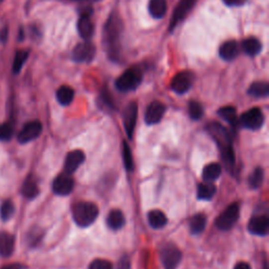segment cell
<instances>
[{
	"label": "cell",
	"mask_w": 269,
	"mask_h": 269,
	"mask_svg": "<svg viewBox=\"0 0 269 269\" xmlns=\"http://www.w3.org/2000/svg\"><path fill=\"white\" fill-rule=\"evenodd\" d=\"M96 55V46L90 41L81 42L73 51V59L76 62H90Z\"/></svg>",
	"instance_id": "8"
},
{
	"label": "cell",
	"mask_w": 269,
	"mask_h": 269,
	"mask_svg": "<svg viewBox=\"0 0 269 269\" xmlns=\"http://www.w3.org/2000/svg\"><path fill=\"white\" fill-rule=\"evenodd\" d=\"M89 269H114V268L113 264L107 261V260L96 259L90 264Z\"/></svg>",
	"instance_id": "36"
},
{
	"label": "cell",
	"mask_w": 269,
	"mask_h": 269,
	"mask_svg": "<svg viewBox=\"0 0 269 269\" xmlns=\"http://www.w3.org/2000/svg\"><path fill=\"white\" fill-rule=\"evenodd\" d=\"M118 269H131V262H129L127 256H123V258L120 260Z\"/></svg>",
	"instance_id": "38"
},
{
	"label": "cell",
	"mask_w": 269,
	"mask_h": 269,
	"mask_svg": "<svg viewBox=\"0 0 269 269\" xmlns=\"http://www.w3.org/2000/svg\"><path fill=\"white\" fill-rule=\"evenodd\" d=\"M74 96H75V91L68 86H62L58 89L57 90V100L61 105H69L72 103V101L74 99Z\"/></svg>",
	"instance_id": "27"
},
{
	"label": "cell",
	"mask_w": 269,
	"mask_h": 269,
	"mask_svg": "<svg viewBox=\"0 0 269 269\" xmlns=\"http://www.w3.org/2000/svg\"><path fill=\"white\" fill-rule=\"evenodd\" d=\"M2 1V0H0V2H1Z\"/></svg>",
	"instance_id": "43"
},
{
	"label": "cell",
	"mask_w": 269,
	"mask_h": 269,
	"mask_svg": "<svg viewBox=\"0 0 269 269\" xmlns=\"http://www.w3.org/2000/svg\"><path fill=\"white\" fill-rule=\"evenodd\" d=\"M188 112L189 116L192 120H199L203 117V106L201 103L197 101H190L189 102V106H188Z\"/></svg>",
	"instance_id": "34"
},
{
	"label": "cell",
	"mask_w": 269,
	"mask_h": 269,
	"mask_svg": "<svg viewBox=\"0 0 269 269\" xmlns=\"http://www.w3.org/2000/svg\"><path fill=\"white\" fill-rule=\"evenodd\" d=\"M206 226V217L203 213H197L191 217L189 221V228L191 234L198 235L201 234L202 231L205 229Z\"/></svg>",
	"instance_id": "26"
},
{
	"label": "cell",
	"mask_w": 269,
	"mask_h": 269,
	"mask_svg": "<svg viewBox=\"0 0 269 269\" xmlns=\"http://www.w3.org/2000/svg\"><path fill=\"white\" fill-rule=\"evenodd\" d=\"M208 133L212 136L220 147L222 159L225 162L226 168L231 169L235 166V153L233 150V142L227 129L220 123L212 122L207 126Z\"/></svg>",
	"instance_id": "2"
},
{
	"label": "cell",
	"mask_w": 269,
	"mask_h": 269,
	"mask_svg": "<svg viewBox=\"0 0 269 269\" xmlns=\"http://www.w3.org/2000/svg\"><path fill=\"white\" fill-rule=\"evenodd\" d=\"M21 192H22L23 196L27 199H34L38 196L39 187H38V184H37L36 180H34L32 177L27 178L22 185Z\"/></svg>",
	"instance_id": "24"
},
{
	"label": "cell",
	"mask_w": 269,
	"mask_h": 269,
	"mask_svg": "<svg viewBox=\"0 0 269 269\" xmlns=\"http://www.w3.org/2000/svg\"><path fill=\"white\" fill-rule=\"evenodd\" d=\"M74 188V179L69 174L63 173L55 178L53 182V190L59 196H68Z\"/></svg>",
	"instance_id": "12"
},
{
	"label": "cell",
	"mask_w": 269,
	"mask_h": 269,
	"mask_svg": "<svg viewBox=\"0 0 269 269\" xmlns=\"http://www.w3.org/2000/svg\"><path fill=\"white\" fill-rule=\"evenodd\" d=\"M264 119L265 118L262 110L258 107H254L248 109L247 112L242 115V117H241V123L248 129L257 131V129L263 126Z\"/></svg>",
	"instance_id": "7"
},
{
	"label": "cell",
	"mask_w": 269,
	"mask_h": 269,
	"mask_svg": "<svg viewBox=\"0 0 269 269\" xmlns=\"http://www.w3.org/2000/svg\"><path fill=\"white\" fill-rule=\"evenodd\" d=\"M221 165L218 163H209L203 169L202 177L204 181L213 182L221 176Z\"/></svg>",
	"instance_id": "23"
},
{
	"label": "cell",
	"mask_w": 269,
	"mask_h": 269,
	"mask_svg": "<svg viewBox=\"0 0 269 269\" xmlns=\"http://www.w3.org/2000/svg\"><path fill=\"white\" fill-rule=\"evenodd\" d=\"M240 217L239 203H233L216 219V226L221 230H229L233 228Z\"/></svg>",
	"instance_id": "5"
},
{
	"label": "cell",
	"mask_w": 269,
	"mask_h": 269,
	"mask_svg": "<svg viewBox=\"0 0 269 269\" xmlns=\"http://www.w3.org/2000/svg\"><path fill=\"white\" fill-rule=\"evenodd\" d=\"M27 57H29V52L27 51H24V50H20V51H18L15 55V59H14V62H13V72L15 74H18L22 67H23V64L25 63Z\"/></svg>",
	"instance_id": "32"
},
{
	"label": "cell",
	"mask_w": 269,
	"mask_h": 269,
	"mask_svg": "<svg viewBox=\"0 0 269 269\" xmlns=\"http://www.w3.org/2000/svg\"><path fill=\"white\" fill-rule=\"evenodd\" d=\"M263 180H264V171L261 168H258L250 174L248 178V183L250 185V187L257 189L261 186Z\"/></svg>",
	"instance_id": "31"
},
{
	"label": "cell",
	"mask_w": 269,
	"mask_h": 269,
	"mask_svg": "<svg viewBox=\"0 0 269 269\" xmlns=\"http://www.w3.org/2000/svg\"><path fill=\"white\" fill-rule=\"evenodd\" d=\"M14 211H15L14 204L12 203V201L6 200L2 203L1 207H0V216H1V219L3 221H7L13 217Z\"/></svg>",
	"instance_id": "33"
},
{
	"label": "cell",
	"mask_w": 269,
	"mask_h": 269,
	"mask_svg": "<svg viewBox=\"0 0 269 269\" xmlns=\"http://www.w3.org/2000/svg\"><path fill=\"white\" fill-rule=\"evenodd\" d=\"M148 11L154 18H162L168 12V2L166 0H151Z\"/></svg>",
	"instance_id": "22"
},
{
	"label": "cell",
	"mask_w": 269,
	"mask_h": 269,
	"mask_svg": "<svg viewBox=\"0 0 269 269\" xmlns=\"http://www.w3.org/2000/svg\"><path fill=\"white\" fill-rule=\"evenodd\" d=\"M147 219L148 223H150V225L155 229L163 228L166 225V223H168V218H166L165 213L158 209H154L148 212Z\"/></svg>",
	"instance_id": "21"
},
{
	"label": "cell",
	"mask_w": 269,
	"mask_h": 269,
	"mask_svg": "<svg viewBox=\"0 0 269 269\" xmlns=\"http://www.w3.org/2000/svg\"><path fill=\"white\" fill-rule=\"evenodd\" d=\"M85 160L86 155L82 151L76 150L70 152L66 157V161H64V173L69 175L75 173Z\"/></svg>",
	"instance_id": "15"
},
{
	"label": "cell",
	"mask_w": 269,
	"mask_h": 269,
	"mask_svg": "<svg viewBox=\"0 0 269 269\" xmlns=\"http://www.w3.org/2000/svg\"><path fill=\"white\" fill-rule=\"evenodd\" d=\"M269 229V220L267 216H255L249 220L248 230L257 236H265Z\"/></svg>",
	"instance_id": "16"
},
{
	"label": "cell",
	"mask_w": 269,
	"mask_h": 269,
	"mask_svg": "<svg viewBox=\"0 0 269 269\" xmlns=\"http://www.w3.org/2000/svg\"><path fill=\"white\" fill-rule=\"evenodd\" d=\"M218 115L231 125H236L237 122V109L234 106H224L218 110Z\"/></svg>",
	"instance_id": "30"
},
{
	"label": "cell",
	"mask_w": 269,
	"mask_h": 269,
	"mask_svg": "<svg viewBox=\"0 0 269 269\" xmlns=\"http://www.w3.org/2000/svg\"><path fill=\"white\" fill-rule=\"evenodd\" d=\"M79 1H82V0H79ZM92 1H97V0H92Z\"/></svg>",
	"instance_id": "42"
},
{
	"label": "cell",
	"mask_w": 269,
	"mask_h": 269,
	"mask_svg": "<svg viewBox=\"0 0 269 269\" xmlns=\"http://www.w3.org/2000/svg\"><path fill=\"white\" fill-rule=\"evenodd\" d=\"M42 132V125L39 121H31L26 123L21 132L18 135V140L20 143H27L38 138Z\"/></svg>",
	"instance_id": "13"
},
{
	"label": "cell",
	"mask_w": 269,
	"mask_h": 269,
	"mask_svg": "<svg viewBox=\"0 0 269 269\" xmlns=\"http://www.w3.org/2000/svg\"><path fill=\"white\" fill-rule=\"evenodd\" d=\"M243 50L249 56H256L262 49V44L255 37H249L243 41Z\"/></svg>",
	"instance_id": "29"
},
{
	"label": "cell",
	"mask_w": 269,
	"mask_h": 269,
	"mask_svg": "<svg viewBox=\"0 0 269 269\" xmlns=\"http://www.w3.org/2000/svg\"><path fill=\"white\" fill-rule=\"evenodd\" d=\"M234 269H252V267H250V265L248 263H245V262H240L238 263Z\"/></svg>",
	"instance_id": "40"
},
{
	"label": "cell",
	"mask_w": 269,
	"mask_h": 269,
	"mask_svg": "<svg viewBox=\"0 0 269 269\" xmlns=\"http://www.w3.org/2000/svg\"><path fill=\"white\" fill-rule=\"evenodd\" d=\"M142 77V72L138 68H131L116 80V87L121 91L134 90L140 86Z\"/></svg>",
	"instance_id": "4"
},
{
	"label": "cell",
	"mask_w": 269,
	"mask_h": 269,
	"mask_svg": "<svg viewBox=\"0 0 269 269\" xmlns=\"http://www.w3.org/2000/svg\"><path fill=\"white\" fill-rule=\"evenodd\" d=\"M137 117H138V105L136 102H131V103L125 107L123 113V123L125 133L129 139H132L133 134L135 132Z\"/></svg>",
	"instance_id": "10"
},
{
	"label": "cell",
	"mask_w": 269,
	"mask_h": 269,
	"mask_svg": "<svg viewBox=\"0 0 269 269\" xmlns=\"http://www.w3.org/2000/svg\"><path fill=\"white\" fill-rule=\"evenodd\" d=\"M160 259L164 269H177L181 262L182 254L177 246L168 243L160 250Z\"/></svg>",
	"instance_id": "6"
},
{
	"label": "cell",
	"mask_w": 269,
	"mask_h": 269,
	"mask_svg": "<svg viewBox=\"0 0 269 269\" xmlns=\"http://www.w3.org/2000/svg\"><path fill=\"white\" fill-rule=\"evenodd\" d=\"M21 268L22 267L19 264H11V265H7V266L2 267L1 269H21Z\"/></svg>",
	"instance_id": "41"
},
{
	"label": "cell",
	"mask_w": 269,
	"mask_h": 269,
	"mask_svg": "<svg viewBox=\"0 0 269 269\" xmlns=\"http://www.w3.org/2000/svg\"><path fill=\"white\" fill-rule=\"evenodd\" d=\"M123 23L121 18L117 14H110L104 25L103 41L108 57L112 60H119L121 53V36Z\"/></svg>",
	"instance_id": "1"
},
{
	"label": "cell",
	"mask_w": 269,
	"mask_h": 269,
	"mask_svg": "<svg viewBox=\"0 0 269 269\" xmlns=\"http://www.w3.org/2000/svg\"><path fill=\"white\" fill-rule=\"evenodd\" d=\"M15 240L11 234H0V256L10 257L14 252Z\"/></svg>",
	"instance_id": "20"
},
{
	"label": "cell",
	"mask_w": 269,
	"mask_h": 269,
	"mask_svg": "<svg viewBox=\"0 0 269 269\" xmlns=\"http://www.w3.org/2000/svg\"><path fill=\"white\" fill-rule=\"evenodd\" d=\"M13 136V127L11 124L3 123L0 125V140L7 141Z\"/></svg>",
	"instance_id": "37"
},
{
	"label": "cell",
	"mask_w": 269,
	"mask_h": 269,
	"mask_svg": "<svg viewBox=\"0 0 269 269\" xmlns=\"http://www.w3.org/2000/svg\"><path fill=\"white\" fill-rule=\"evenodd\" d=\"M123 161H124L125 169L128 172H132L134 170V160L132 157L131 148H129L126 142H123Z\"/></svg>",
	"instance_id": "35"
},
{
	"label": "cell",
	"mask_w": 269,
	"mask_h": 269,
	"mask_svg": "<svg viewBox=\"0 0 269 269\" xmlns=\"http://www.w3.org/2000/svg\"><path fill=\"white\" fill-rule=\"evenodd\" d=\"M166 107L160 101H154L147 106L145 112V122L147 124H157L159 123L164 114H165Z\"/></svg>",
	"instance_id": "14"
},
{
	"label": "cell",
	"mask_w": 269,
	"mask_h": 269,
	"mask_svg": "<svg viewBox=\"0 0 269 269\" xmlns=\"http://www.w3.org/2000/svg\"><path fill=\"white\" fill-rule=\"evenodd\" d=\"M99 209L94 203L79 202L73 207V219L80 227H88L94 223Z\"/></svg>",
	"instance_id": "3"
},
{
	"label": "cell",
	"mask_w": 269,
	"mask_h": 269,
	"mask_svg": "<svg viewBox=\"0 0 269 269\" xmlns=\"http://www.w3.org/2000/svg\"><path fill=\"white\" fill-rule=\"evenodd\" d=\"M196 2L197 0H181L173 13L170 24V31H173L175 27L178 25V23L181 22L184 18L188 15Z\"/></svg>",
	"instance_id": "9"
},
{
	"label": "cell",
	"mask_w": 269,
	"mask_h": 269,
	"mask_svg": "<svg viewBox=\"0 0 269 269\" xmlns=\"http://www.w3.org/2000/svg\"><path fill=\"white\" fill-rule=\"evenodd\" d=\"M106 222L110 229L119 230L125 225V217L121 210L113 209L108 212Z\"/></svg>",
	"instance_id": "19"
},
{
	"label": "cell",
	"mask_w": 269,
	"mask_h": 269,
	"mask_svg": "<svg viewBox=\"0 0 269 269\" xmlns=\"http://www.w3.org/2000/svg\"><path fill=\"white\" fill-rule=\"evenodd\" d=\"M219 54L222 59L230 61L234 60L239 54V45L237 41L235 40H229L224 42L220 46Z\"/></svg>",
	"instance_id": "17"
},
{
	"label": "cell",
	"mask_w": 269,
	"mask_h": 269,
	"mask_svg": "<svg viewBox=\"0 0 269 269\" xmlns=\"http://www.w3.org/2000/svg\"><path fill=\"white\" fill-rule=\"evenodd\" d=\"M217 191V187L212 182L204 181L198 186V198L200 200H210Z\"/></svg>",
	"instance_id": "25"
},
{
	"label": "cell",
	"mask_w": 269,
	"mask_h": 269,
	"mask_svg": "<svg viewBox=\"0 0 269 269\" xmlns=\"http://www.w3.org/2000/svg\"><path fill=\"white\" fill-rule=\"evenodd\" d=\"M248 94L257 98H263V97L268 96L269 94L268 83L264 81H259V82L253 83L248 90Z\"/></svg>",
	"instance_id": "28"
},
{
	"label": "cell",
	"mask_w": 269,
	"mask_h": 269,
	"mask_svg": "<svg viewBox=\"0 0 269 269\" xmlns=\"http://www.w3.org/2000/svg\"><path fill=\"white\" fill-rule=\"evenodd\" d=\"M78 32L82 38L90 39L94 34V23L91 22L90 14L85 13L78 20Z\"/></svg>",
	"instance_id": "18"
},
{
	"label": "cell",
	"mask_w": 269,
	"mask_h": 269,
	"mask_svg": "<svg viewBox=\"0 0 269 269\" xmlns=\"http://www.w3.org/2000/svg\"><path fill=\"white\" fill-rule=\"evenodd\" d=\"M224 3L229 5V6H238V5H242L245 0H223Z\"/></svg>",
	"instance_id": "39"
},
{
	"label": "cell",
	"mask_w": 269,
	"mask_h": 269,
	"mask_svg": "<svg viewBox=\"0 0 269 269\" xmlns=\"http://www.w3.org/2000/svg\"><path fill=\"white\" fill-rule=\"evenodd\" d=\"M193 75L188 71H183L178 73L172 81V89L177 94H184L186 92L192 85Z\"/></svg>",
	"instance_id": "11"
}]
</instances>
